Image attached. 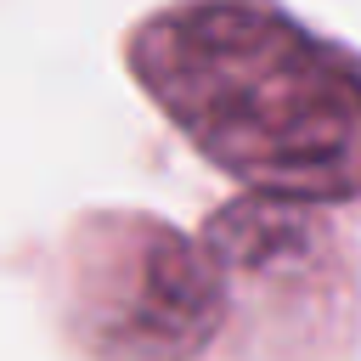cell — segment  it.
Here are the masks:
<instances>
[{
	"label": "cell",
	"instance_id": "obj_1",
	"mask_svg": "<svg viewBox=\"0 0 361 361\" xmlns=\"http://www.w3.org/2000/svg\"><path fill=\"white\" fill-rule=\"evenodd\" d=\"M118 62L164 130L231 192L361 226V45L288 0H158Z\"/></svg>",
	"mask_w": 361,
	"mask_h": 361
},
{
	"label": "cell",
	"instance_id": "obj_2",
	"mask_svg": "<svg viewBox=\"0 0 361 361\" xmlns=\"http://www.w3.org/2000/svg\"><path fill=\"white\" fill-rule=\"evenodd\" d=\"M45 316L73 361H214L226 282L197 226L90 203L45 248Z\"/></svg>",
	"mask_w": 361,
	"mask_h": 361
},
{
	"label": "cell",
	"instance_id": "obj_3",
	"mask_svg": "<svg viewBox=\"0 0 361 361\" xmlns=\"http://www.w3.org/2000/svg\"><path fill=\"white\" fill-rule=\"evenodd\" d=\"M220 282L214 361H361V226L259 192H226L197 220Z\"/></svg>",
	"mask_w": 361,
	"mask_h": 361
}]
</instances>
